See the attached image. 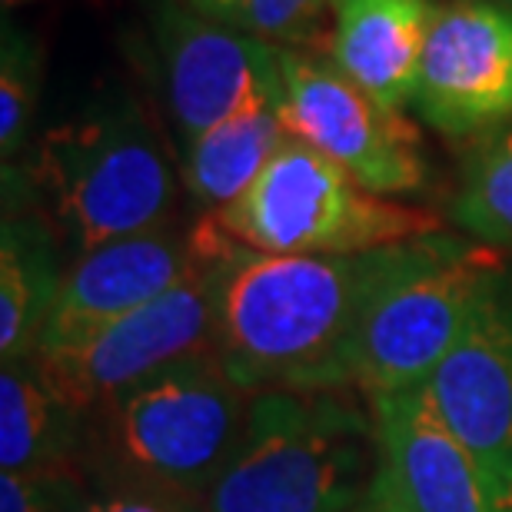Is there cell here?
Wrapping results in <instances>:
<instances>
[{"label": "cell", "instance_id": "cell-19", "mask_svg": "<svg viewBox=\"0 0 512 512\" xmlns=\"http://www.w3.org/2000/svg\"><path fill=\"white\" fill-rule=\"evenodd\" d=\"M44 77V54L34 34L10 24L4 17L0 30V157L10 167L24 153Z\"/></svg>", "mask_w": 512, "mask_h": 512}, {"label": "cell", "instance_id": "cell-21", "mask_svg": "<svg viewBox=\"0 0 512 512\" xmlns=\"http://www.w3.org/2000/svg\"><path fill=\"white\" fill-rule=\"evenodd\" d=\"M74 499L70 473H0V512H67Z\"/></svg>", "mask_w": 512, "mask_h": 512}, {"label": "cell", "instance_id": "cell-26", "mask_svg": "<svg viewBox=\"0 0 512 512\" xmlns=\"http://www.w3.org/2000/svg\"><path fill=\"white\" fill-rule=\"evenodd\" d=\"M193 512H200V506H193Z\"/></svg>", "mask_w": 512, "mask_h": 512}, {"label": "cell", "instance_id": "cell-4", "mask_svg": "<svg viewBox=\"0 0 512 512\" xmlns=\"http://www.w3.org/2000/svg\"><path fill=\"white\" fill-rule=\"evenodd\" d=\"M250 396L217 353L167 366L100 409V446L127 486L197 503L243 436Z\"/></svg>", "mask_w": 512, "mask_h": 512}, {"label": "cell", "instance_id": "cell-16", "mask_svg": "<svg viewBox=\"0 0 512 512\" xmlns=\"http://www.w3.org/2000/svg\"><path fill=\"white\" fill-rule=\"evenodd\" d=\"M286 140L280 104H253L187 143L183 187L217 213L253 187Z\"/></svg>", "mask_w": 512, "mask_h": 512}, {"label": "cell", "instance_id": "cell-2", "mask_svg": "<svg viewBox=\"0 0 512 512\" xmlns=\"http://www.w3.org/2000/svg\"><path fill=\"white\" fill-rule=\"evenodd\" d=\"M373 476L376 423L356 389L260 393L200 512H360Z\"/></svg>", "mask_w": 512, "mask_h": 512}, {"label": "cell", "instance_id": "cell-17", "mask_svg": "<svg viewBox=\"0 0 512 512\" xmlns=\"http://www.w3.org/2000/svg\"><path fill=\"white\" fill-rule=\"evenodd\" d=\"M77 416L34 363H10L0 373V469L4 473H70Z\"/></svg>", "mask_w": 512, "mask_h": 512}, {"label": "cell", "instance_id": "cell-7", "mask_svg": "<svg viewBox=\"0 0 512 512\" xmlns=\"http://www.w3.org/2000/svg\"><path fill=\"white\" fill-rule=\"evenodd\" d=\"M283 87L286 133L340 163L363 190L403 197L426 187L429 160L419 127L346 77L330 57L283 47Z\"/></svg>", "mask_w": 512, "mask_h": 512}, {"label": "cell", "instance_id": "cell-15", "mask_svg": "<svg viewBox=\"0 0 512 512\" xmlns=\"http://www.w3.org/2000/svg\"><path fill=\"white\" fill-rule=\"evenodd\" d=\"M57 247L47 223L27 213H4L0 227V353L4 366L34 356L60 293Z\"/></svg>", "mask_w": 512, "mask_h": 512}, {"label": "cell", "instance_id": "cell-12", "mask_svg": "<svg viewBox=\"0 0 512 512\" xmlns=\"http://www.w3.org/2000/svg\"><path fill=\"white\" fill-rule=\"evenodd\" d=\"M376 423V512H503L473 453L443 423L426 389L370 399Z\"/></svg>", "mask_w": 512, "mask_h": 512}, {"label": "cell", "instance_id": "cell-25", "mask_svg": "<svg viewBox=\"0 0 512 512\" xmlns=\"http://www.w3.org/2000/svg\"><path fill=\"white\" fill-rule=\"evenodd\" d=\"M360 512H376V509H373V506H370V503H366V506H363V509H360Z\"/></svg>", "mask_w": 512, "mask_h": 512}, {"label": "cell", "instance_id": "cell-23", "mask_svg": "<svg viewBox=\"0 0 512 512\" xmlns=\"http://www.w3.org/2000/svg\"><path fill=\"white\" fill-rule=\"evenodd\" d=\"M24 4H34V0H0V7H4V14H10L14 7H24Z\"/></svg>", "mask_w": 512, "mask_h": 512}, {"label": "cell", "instance_id": "cell-22", "mask_svg": "<svg viewBox=\"0 0 512 512\" xmlns=\"http://www.w3.org/2000/svg\"><path fill=\"white\" fill-rule=\"evenodd\" d=\"M193 506L197 503L157 493V489L117 486V489H100L94 496H77L67 512H193Z\"/></svg>", "mask_w": 512, "mask_h": 512}, {"label": "cell", "instance_id": "cell-9", "mask_svg": "<svg viewBox=\"0 0 512 512\" xmlns=\"http://www.w3.org/2000/svg\"><path fill=\"white\" fill-rule=\"evenodd\" d=\"M163 97L183 143L253 104H283V47L163 0L153 20Z\"/></svg>", "mask_w": 512, "mask_h": 512}, {"label": "cell", "instance_id": "cell-1", "mask_svg": "<svg viewBox=\"0 0 512 512\" xmlns=\"http://www.w3.org/2000/svg\"><path fill=\"white\" fill-rule=\"evenodd\" d=\"M213 283V353L247 396L353 389V343L409 243L353 256L250 250L203 217L190 233Z\"/></svg>", "mask_w": 512, "mask_h": 512}, {"label": "cell", "instance_id": "cell-8", "mask_svg": "<svg viewBox=\"0 0 512 512\" xmlns=\"http://www.w3.org/2000/svg\"><path fill=\"white\" fill-rule=\"evenodd\" d=\"M213 343V283L197 256V266L157 300L70 350L30 356V363L77 416H94L167 366L210 353Z\"/></svg>", "mask_w": 512, "mask_h": 512}, {"label": "cell", "instance_id": "cell-5", "mask_svg": "<svg viewBox=\"0 0 512 512\" xmlns=\"http://www.w3.org/2000/svg\"><path fill=\"white\" fill-rule=\"evenodd\" d=\"M210 220L230 240L276 256H353L443 233L433 213L363 190L340 163L296 137Z\"/></svg>", "mask_w": 512, "mask_h": 512}, {"label": "cell", "instance_id": "cell-3", "mask_svg": "<svg viewBox=\"0 0 512 512\" xmlns=\"http://www.w3.org/2000/svg\"><path fill=\"white\" fill-rule=\"evenodd\" d=\"M30 177L77 256L167 227L177 197L167 143L127 94L50 127Z\"/></svg>", "mask_w": 512, "mask_h": 512}, {"label": "cell", "instance_id": "cell-6", "mask_svg": "<svg viewBox=\"0 0 512 512\" xmlns=\"http://www.w3.org/2000/svg\"><path fill=\"white\" fill-rule=\"evenodd\" d=\"M503 266L499 250L446 233L409 243L403 263L380 283L360 320L353 343L356 393L370 403L426 386Z\"/></svg>", "mask_w": 512, "mask_h": 512}, {"label": "cell", "instance_id": "cell-14", "mask_svg": "<svg viewBox=\"0 0 512 512\" xmlns=\"http://www.w3.org/2000/svg\"><path fill=\"white\" fill-rule=\"evenodd\" d=\"M433 0H333L326 57L386 107L403 110L416 94Z\"/></svg>", "mask_w": 512, "mask_h": 512}, {"label": "cell", "instance_id": "cell-13", "mask_svg": "<svg viewBox=\"0 0 512 512\" xmlns=\"http://www.w3.org/2000/svg\"><path fill=\"white\" fill-rule=\"evenodd\" d=\"M193 266H197V250L190 233L183 237L170 227L80 253L60 280V293L34 356L70 350L90 340L120 316L140 310L170 286H177Z\"/></svg>", "mask_w": 512, "mask_h": 512}, {"label": "cell", "instance_id": "cell-10", "mask_svg": "<svg viewBox=\"0 0 512 512\" xmlns=\"http://www.w3.org/2000/svg\"><path fill=\"white\" fill-rule=\"evenodd\" d=\"M413 107L453 140H476L512 124L509 7L496 0H449L436 7Z\"/></svg>", "mask_w": 512, "mask_h": 512}, {"label": "cell", "instance_id": "cell-24", "mask_svg": "<svg viewBox=\"0 0 512 512\" xmlns=\"http://www.w3.org/2000/svg\"><path fill=\"white\" fill-rule=\"evenodd\" d=\"M496 4H503V7H509V10H512V0H496Z\"/></svg>", "mask_w": 512, "mask_h": 512}, {"label": "cell", "instance_id": "cell-11", "mask_svg": "<svg viewBox=\"0 0 512 512\" xmlns=\"http://www.w3.org/2000/svg\"><path fill=\"white\" fill-rule=\"evenodd\" d=\"M426 396L512 512V270L503 266L466 333L426 380Z\"/></svg>", "mask_w": 512, "mask_h": 512}, {"label": "cell", "instance_id": "cell-20", "mask_svg": "<svg viewBox=\"0 0 512 512\" xmlns=\"http://www.w3.org/2000/svg\"><path fill=\"white\" fill-rule=\"evenodd\" d=\"M197 14L276 47L313 50L323 37V17L333 0H183Z\"/></svg>", "mask_w": 512, "mask_h": 512}, {"label": "cell", "instance_id": "cell-18", "mask_svg": "<svg viewBox=\"0 0 512 512\" xmlns=\"http://www.w3.org/2000/svg\"><path fill=\"white\" fill-rule=\"evenodd\" d=\"M449 217L483 247L512 250V124L473 140Z\"/></svg>", "mask_w": 512, "mask_h": 512}]
</instances>
